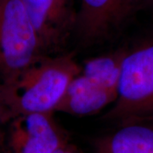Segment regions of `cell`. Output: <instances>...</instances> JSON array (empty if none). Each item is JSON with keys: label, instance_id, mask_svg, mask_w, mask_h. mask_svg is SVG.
<instances>
[{"label": "cell", "instance_id": "1", "mask_svg": "<svg viewBox=\"0 0 153 153\" xmlns=\"http://www.w3.org/2000/svg\"><path fill=\"white\" fill-rule=\"evenodd\" d=\"M81 65L72 54L46 55L15 81L0 84L4 124L28 113H55Z\"/></svg>", "mask_w": 153, "mask_h": 153}, {"label": "cell", "instance_id": "2", "mask_svg": "<svg viewBox=\"0 0 153 153\" xmlns=\"http://www.w3.org/2000/svg\"><path fill=\"white\" fill-rule=\"evenodd\" d=\"M104 117L117 123L153 117V38L127 49L117 96Z\"/></svg>", "mask_w": 153, "mask_h": 153}, {"label": "cell", "instance_id": "3", "mask_svg": "<svg viewBox=\"0 0 153 153\" xmlns=\"http://www.w3.org/2000/svg\"><path fill=\"white\" fill-rule=\"evenodd\" d=\"M46 56L37 32L21 0L0 5V84L15 81Z\"/></svg>", "mask_w": 153, "mask_h": 153}, {"label": "cell", "instance_id": "4", "mask_svg": "<svg viewBox=\"0 0 153 153\" xmlns=\"http://www.w3.org/2000/svg\"><path fill=\"white\" fill-rule=\"evenodd\" d=\"M76 35L82 43L95 44L120 29L153 0H79Z\"/></svg>", "mask_w": 153, "mask_h": 153}, {"label": "cell", "instance_id": "5", "mask_svg": "<svg viewBox=\"0 0 153 153\" xmlns=\"http://www.w3.org/2000/svg\"><path fill=\"white\" fill-rule=\"evenodd\" d=\"M6 153H55L69 141L54 113H28L7 123Z\"/></svg>", "mask_w": 153, "mask_h": 153}, {"label": "cell", "instance_id": "6", "mask_svg": "<svg viewBox=\"0 0 153 153\" xmlns=\"http://www.w3.org/2000/svg\"><path fill=\"white\" fill-rule=\"evenodd\" d=\"M46 55L56 54L75 32L73 0H21Z\"/></svg>", "mask_w": 153, "mask_h": 153}, {"label": "cell", "instance_id": "7", "mask_svg": "<svg viewBox=\"0 0 153 153\" xmlns=\"http://www.w3.org/2000/svg\"><path fill=\"white\" fill-rule=\"evenodd\" d=\"M117 96L116 91L103 87L79 71L71 79L56 111L75 116L94 115L113 104Z\"/></svg>", "mask_w": 153, "mask_h": 153}, {"label": "cell", "instance_id": "8", "mask_svg": "<svg viewBox=\"0 0 153 153\" xmlns=\"http://www.w3.org/2000/svg\"><path fill=\"white\" fill-rule=\"evenodd\" d=\"M117 124L115 130L95 140L96 153H153V117Z\"/></svg>", "mask_w": 153, "mask_h": 153}, {"label": "cell", "instance_id": "9", "mask_svg": "<svg viewBox=\"0 0 153 153\" xmlns=\"http://www.w3.org/2000/svg\"><path fill=\"white\" fill-rule=\"evenodd\" d=\"M127 49H120L106 55L86 60L80 72L91 80L117 93L123 60Z\"/></svg>", "mask_w": 153, "mask_h": 153}, {"label": "cell", "instance_id": "10", "mask_svg": "<svg viewBox=\"0 0 153 153\" xmlns=\"http://www.w3.org/2000/svg\"><path fill=\"white\" fill-rule=\"evenodd\" d=\"M4 125V106H3V101L0 93V152H4L5 149V132L3 128V126Z\"/></svg>", "mask_w": 153, "mask_h": 153}, {"label": "cell", "instance_id": "11", "mask_svg": "<svg viewBox=\"0 0 153 153\" xmlns=\"http://www.w3.org/2000/svg\"><path fill=\"white\" fill-rule=\"evenodd\" d=\"M55 153H81L78 149L73 145L71 144L70 141L66 143L64 146H62L61 147L59 148Z\"/></svg>", "mask_w": 153, "mask_h": 153}, {"label": "cell", "instance_id": "12", "mask_svg": "<svg viewBox=\"0 0 153 153\" xmlns=\"http://www.w3.org/2000/svg\"><path fill=\"white\" fill-rule=\"evenodd\" d=\"M2 2H3V0H0V5H1V4H2Z\"/></svg>", "mask_w": 153, "mask_h": 153}]
</instances>
